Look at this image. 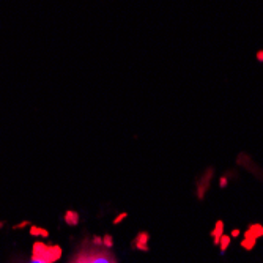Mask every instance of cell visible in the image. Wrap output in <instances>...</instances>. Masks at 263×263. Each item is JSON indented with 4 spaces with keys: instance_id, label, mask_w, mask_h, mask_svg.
Instances as JSON below:
<instances>
[{
    "instance_id": "obj_1",
    "label": "cell",
    "mask_w": 263,
    "mask_h": 263,
    "mask_svg": "<svg viewBox=\"0 0 263 263\" xmlns=\"http://www.w3.org/2000/svg\"><path fill=\"white\" fill-rule=\"evenodd\" d=\"M82 263H115L109 255L106 254H90L88 257L81 260Z\"/></svg>"
},
{
    "instance_id": "obj_2",
    "label": "cell",
    "mask_w": 263,
    "mask_h": 263,
    "mask_svg": "<svg viewBox=\"0 0 263 263\" xmlns=\"http://www.w3.org/2000/svg\"><path fill=\"white\" fill-rule=\"evenodd\" d=\"M30 263H46V261H43V260H40V258H33Z\"/></svg>"
},
{
    "instance_id": "obj_3",
    "label": "cell",
    "mask_w": 263,
    "mask_h": 263,
    "mask_svg": "<svg viewBox=\"0 0 263 263\" xmlns=\"http://www.w3.org/2000/svg\"><path fill=\"white\" fill-rule=\"evenodd\" d=\"M76 263H82V261H81V260H79V261H76Z\"/></svg>"
}]
</instances>
